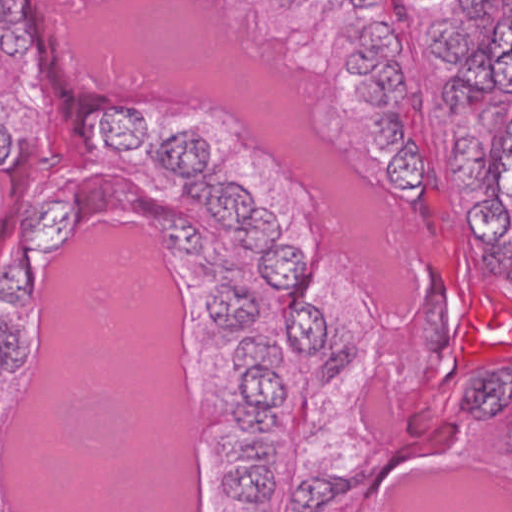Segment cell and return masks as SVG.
Instances as JSON below:
<instances>
[{"label":"cell","mask_w":512,"mask_h":512,"mask_svg":"<svg viewBox=\"0 0 512 512\" xmlns=\"http://www.w3.org/2000/svg\"><path fill=\"white\" fill-rule=\"evenodd\" d=\"M359 97L377 107L401 102L406 96V83L397 62L380 63L357 88Z\"/></svg>","instance_id":"9c48e42d"},{"label":"cell","mask_w":512,"mask_h":512,"mask_svg":"<svg viewBox=\"0 0 512 512\" xmlns=\"http://www.w3.org/2000/svg\"><path fill=\"white\" fill-rule=\"evenodd\" d=\"M347 487L343 481L325 478L305 480L292 495V508L294 512H319Z\"/></svg>","instance_id":"e0dca14e"},{"label":"cell","mask_w":512,"mask_h":512,"mask_svg":"<svg viewBox=\"0 0 512 512\" xmlns=\"http://www.w3.org/2000/svg\"><path fill=\"white\" fill-rule=\"evenodd\" d=\"M240 389L246 403L269 410L282 405L287 396L280 377L265 368L245 371Z\"/></svg>","instance_id":"4fadbf2b"},{"label":"cell","mask_w":512,"mask_h":512,"mask_svg":"<svg viewBox=\"0 0 512 512\" xmlns=\"http://www.w3.org/2000/svg\"><path fill=\"white\" fill-rule=\"evenodd\" d=\"M282 361L283 353L279 345L262 335L243 339L233 356L235 368L244 372L253 368L275 369Z\"/></svg>","instance_id":"2e32d148"},{"label":"cell","mask_w":512,"mask_h":512,"mask_svg":"<svg viewBox=\"0 0 512 512\" xmlns=\"http://www.w3.org/2000/svg\"><path fill=\"white\" fill-rule=\"evenodd\" d=\"M236 231L237 239L245 249L265 253L279 239L281 227L271 211L255 208Z\"/></svg>","instance_id":"5bb4252c"},{"label":"cell","mask_w":512,"mask_h":512,"mask_svg":"<svg viewBox=\"0 0 512 512\" xmlns=\"http://www.w3.org/2000/svg\"><path fill=\"white\" fill-rule=\"evenodd\" d=\"M423 160L414 141L409 140L388 165V177L400 189L418 187L423 179Z\"/></svg>","instance_id":"ac0fdd59"},{"label":"cell","mask_w":512,"mask_h":512,"mask_svg":"<svg viewBox=\"0 0 512 512\" xmlns=\"http://www.w3.org/2000/svg\"><path fill=\"white\" fill-rule=\"evenodd\" d=\"M326 323L320 311L311 304L298 303L287 318V336L298 352L313 355L320 351L326 340Z\"/></svg>","instance_id":"ba28073f"},{"label":"cell","mask_w":512,"mask_h":512,"mask_svg":"<svg viewBox=\"0 0 512 512\" xmlns=\"http://www.w3.org/2000/svg\"><path fill=\"white\" fill-rule=\"evenodd\" d=\"M234 418L243 430L252 433H265L276 425V416L269 409L253 406L246 402L235 408Z\"/></svg>","instance_id":"d4e9b609"},{"label":"cell","mask_w":512,"mask_h":512,"mask_svg":"<svg viewBox=\"0 0 512 512\" xmlns=\"http://www.w3.org/2000/svg\"><path fill=\"white\" fill-rule=\"evenodd\" d=\"M457 78L481 93L492 91L495 87L493 66L487 52L479 49L469 56Z\"/></svg>","instance_id":"ffe728a7"},{"label":"cell","mask_w":512,"mask_h":512,"mask_svg":"<svg viewBox=\"0 0 512 512\" xmlns=\"http://www.w3.org/2000/svg\"><path fill=\"white\" fill-rule=\"evenodd\" d=\"M360 44L379 57L390 58L401 51V44L393 29L384 22H373L360 35Z\"/></svg>","instance_id":"603a6c76"},{"label":"cell","mask_w":512,"mask_h":512,"mask_svg":"<svg viewBox=\"0 0 512 512\" xmlns=\"http://www.w3.org/2000/svg\"><path fill=\"white\" fill-rule=\"evenodd\" d=\"M486 2L480 1H461L462 10L471 18H479L485 14L484 5Z\"/></svg>","instance_id":"e575fe53"},{"label":"cell","mask_w":512,"mask_h":512,"mask_svg":"<svg viewBox=\"0 0 512 512\" xmlns=\"http://www.w3.org/2000/svg\"><path fill=\"white\" fill-rule=\"evenodd\" d=\"M430 51L445 62L462 61L470 49V38L461 21L453 18L437 20L427 32Z\"/></svg>","instance_id":"7c38bea8"},{"label":"cell","mask_w":512,"mask_h":512,"mask_svg":"<svg viewBox=\"0 0 512 512\" xmlns=\"http://www.w3.org/2000/svg\"><path fill=\"white\" fill-rule=\"evenodd\" d=\"M511 23L510 18L501 21L494 32L491 52L498 58L506 53H510L511 48Z\"/></svg>","instance_id":"1f68e13d"},{"label":"cell","mask_w":512,"mask_h":512,"mask_svg":"<svg viewBox=\"0 0 512 512\" xmlns=\"http://www.w3.org/2000/svg\"><path fill=\"white\" fill-rule=\"evenodd\" d=\"M99 128L105 144L118 151L140 147L148 130L143 115L128 107H112L106 110L100 119Z\"/></svg>","instance_id":"5b68a950"},{"label":"cell","mask_w":512,"mask_h":512,"mask_svg":"<svg viewBox=\"0 0 512 512\" xmlns=\"http://www.w3.org/2000/svg\"><path fill=\"white\" fill-rule=\"evenodd\" d=\"M382 60L377 54L361 47L348 57L346 69L354 75H368L383 62Z\"/></svg>","instance_id":"f1b7e54d"},{"label":"cell","mask_w":512,"mask_h":512,"mask_svg":"<svg viewBox=\"0 0 512 512\" xmlns=\"http://www.w3.org/2000/svg\"><path fill=\"white\" fill-rule=\"evenodd\" d=\"M511 400V368L488 371L473 379L461 399V408L477 420L490 419Z\"/></svg>","instance_id":"6da1fadb"},{"label":"cell","mask_w":512,"mask_h":512,"mask_svg":"<svg viewBox=\"0 0 512 512\" xmlns=\"http://www.w3.org/2000/svg\"><path fill=\"white\" fill-rule=\"evenodd\" d=\"M12 146V139L8 130L0 125V165L8 158Z\"/></svg>","instance_id":"836d02e7"},{"label":"cell","mask_w":512,"mask_h":512,"mask_svg":"<svg viewBox=\"0 0 512 512\" xmlns=\"http://www.w3.org/2000/svg\"><path fill=\"white\" fill-rule=\"evenodd\" d=\"M484 263L492 273L501 274L509 270L511 263L510 242L494 245L484 255Z\"/></svg>","instance_id":"f546056e"},{"label":"cell","mask_w":512,"mask_h":512,"mask_svg":"<svg viewBox=\"0 0 512 512\" xmlns=\"http://www.w3.org/2000/svg\"><path fill=\"white\" fill-rule=\"evenodd\" d=\"M273 473L265 466H238L222 480L223 491L230 498L251 504L267 502L275 491Z\"/></svg>","instance_id":"8992f818"},{"label":"cell","mask_w":512,"mask_h":512,"mask_svg":"<svg viewBox=\"0 0 512 512\" xmlns=\"http://www.w3.org/2000/svg\"><path fill=\"white\" fill-rule=\"evenodd\" d=\"M511 125L508 123L502 143V152L498 162L497 183L500 190L510 196L512 173H511Z\"/></svg>","instance_id":"83f0119b"},{"label":"cell","mask_w":512,"mask_h":512,"mask_svg":"<svg viewBox=\"0 0 512 512\" xmlns=\"http://www.w3.org/2000/svg\"><path fill=\"white\" fill-rule=\"evenodd\" d=\"M449 168L454 183L460 189H478L486 173V155L481 142L472 136L458 139L451 153Z\"/></svg>","instance_id":"8fae6325"},{"label":"cell","mask_w":512,"mask_h":512,"mask_svg":"<svg viewBox=\"0 0 512 512\" xmlns=\"http://www.w3.org/2000/svg\"><path fill=\"white\" fill-rule=\"evenodd\" d=\"M492 66L495 86L503 92L511 93V53H506L496 58V61Z\"/></svg>","instance_id":"4dcf8cb0"},{"label":"cell","mask_w":512,"mask_h":512,"mask_svg":"<svg viewBox=\"0 0 512 512\" xmlns=\"http://www.w3.org/2000/svg\"><path fill=\"white\" fill-rule=\"evenodd\" d=\"M372 137L380 150L387 153L398 151L404 138L400 117L390 111L376 115L372 122Z\"/></svg>","instance_id":"cb8c5ba5"},{"label":"cell","mask_w":512,"mask_h":512,"mask_svg":"<svg viewBox=\"0 0 512 512\" xmlns=\"http://www.w3.org/2000/svg\"><path fill=\"white\" fill-rule=\"evenodd\" d=\"M158 157L165 169L177 176L188 178L205 170L210 160V147L196 133L179 132L161 144Z\"/></svg>","instance_id":"3957f363"},{"label":"cell","mask_w":512,"mask_h":512,"mask_svg":"<svg viewBox=\"0 0 512 512\" xmlns=\"http://www.w3.org/2000/svg\"><path fill=\"white\" fill-rule=\"evenodd\" d=\"M30 351L29 337L17 324L0 321V371H17Z\"/></svg>","instance_id":"d6986e66"},{"label":"cell","mask_w":512,"mask_h":512,"mask_svg":"<svg viewBox=\"0 0 512 512\" xmlns=\"http://www.w3.org/2000/svg\"><path fill=\"white\" fill-rule=\"evenodd\" d=\"M32 43L30 33L22 27H9L0 34V49L10 57H21Z\"/></svg>","instance_id":"4316f807"},{"label":"cell","mask_w":512,"mask_h":512,"mask_svg":"<svg viewBox=\"0 0 512 512\" xmlns=\"http://www.w3.org/2000/svg\"><path fill=\"white\" fill-rule=\"evenodd\" d=\"M160 227L174 248L189 254L201 250V235L188 221L175 216L164 217L160 220Z\"/></svg>","instance_id":"7402d4cb"},{"label":"cell","mask_w":512,"mask_h":512,"mask_svg":"<svg viewBox=\"0 0 512 512\" xmlns=\"http://www.w3.org/2000/svg\"><path fill=\"white\" fill-rule=\"evenodd\" d=\"M205 205L222 226L237 229L255 209L251 194L236 183L214 185L206 195Z\"/></svg>","instance_id":"52a82bcc"},{"label":"cell","mask_w":512,"mask_h":512,"mask_svg":"<svg viewBox=\"0 0 512 512\" xmlns=\"http://www.w3.org/2000/svg\"><path fill=\"white\" fill-rule=\"evenodd\" d=\"M30 294L31 281L24 265L11 264L0 271V301L20 305Z\"/></svg>","instance_id":"44dd1931"},{"label":"cell","mask_w":512,"mask_h":512,"mask_svg":"<svg viewBox=\"0 0 512 512\" xmlns=\"http://www.w3.org/2000/svg\"><path fill=\"white\" fill-rule=\"evenodd\" d=\"M207 310L219 327L229 330L251 326L260 312L258 302L252 294L231 285L219 286L210 293Z\"/></svg>","instance_id":"277c9868"},{"label":"cell","mask_w":512,"mask_h":512,"mask_svg":"<svg viewBox=\"0 0 512 512\" xmlns=\"http://www.w3.org/2000/svg\"><path fill=\"white\" fill-rule=\"evenodd\" d=\"M305 268L303 253L289 245L272 247L263 254L259 262V272L265 281L282 290L296 286L302 279Z\"/></svg>","instance_id":"30bf717a"},{"label":"cell","mask_w":512,"mask_h":512,"mask_svg":"<svg viewBox=\"0 0 512 512\" xmlns=\"http://www.w3.org/2000/svg\"><path fill=\"white\" fill-rule=\"evenodd\" d=\"M442 97L451 109L458 110L480 101L482 93L454 78L445 84Z\"/></svg>","instance_id":"484cf974"},{"label":"cell","mask_w":512,"mask_h":512,"mask_svg":"<svg viewBox=\"0 0 512 512\" xmlns=\"http://www.w3.org/2000/svg\"><path fill=\"white\" fill-rule=\"evenodd\" d=\"M467 219L474 235L487 244H496L510 226L509 214L498 199L479 202L470 209Z\"/></svg>","instance_id":"9a60e30c"},{"label":"cell","mask_w":512,"mask_h":512,"mask_svg":"<svg viewBox=\"0 0 512 512\" xmlns=\"http://www.w3.org/2000/svg\"><path fill=\"white\" fill-rule=\"evenodd\" d=\"M74 222L72 206L65 201L44 204L32 216L26 241L31 249L49 252L57 249L68 238Z\"/></svg>","instance_id":"7a4b0ae2"},{"label":"cell","mask_w":512,"mask_h":512,"mask_svg":"<svg viewBox=\"0 0 512 512\" xmlns=\"http://www.w3.org/2000/svg\"><path fill=\"white\" fill-rule=\"evenodd\" d=\"M23 2L0 1V22L18 21L23 13Z\"/></svg>","instance_id":"d6a6232c"}]
</instances>
